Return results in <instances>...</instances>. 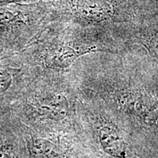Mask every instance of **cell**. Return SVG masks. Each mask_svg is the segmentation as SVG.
<instances>
[{"instance_id": "8992f818", "label": "cell", "mask_w": 158, "mask_h": 158, "mask_svg": "<svg viewBox=\"0 0 158 158\" xmlns=\"http://www.w3.org/2000/svg\"><path fill=\"white\" fill-rule=\"evenodd\" d=\"M56 21L73 22L84 27H103L108 23L129 21L118 13L110 0H54Z\"/></svg>"}, {"instance_id": "5b68a950", "label": "cell", "mask_w": 158, "mask_h": 158, "mask_svg": "<svg viewBox=\"0 0 158 158\" xmlns=\"http://www.w3.org/2000/svg\"><path fill=\"white\" fill-rule=\"evenodd\" d=\"M55 19L53 1L0 6V59L19 54Z\"/></svg>"}, {"instance_id": "3957f363", "label": "cell", "mask_w": 158, "mask_h": 158, "mask_svg": "<svg viewBox=\"0 0 158 158\" xmlns=\"http://www.w3.org/2000/svg\"><path fill=\"white\" fill-rule=\"evenodd\" d=\"M128 41L104 27H76L54 21L15 56L40 70L67 71L86 55L127 53L133 48Z\"/></svg>"}, {"instance_id": "277c9868", "label": "cell", "mask_w": 158, "mask_h": 158, "mask_svg": "<svg viewBox=\"0 0 158 158\" xmlns=\"http://www.w3.org/2000/svg\"><path fill=\"white\" fill-rule=\"evenodd\" d=\"M78 112L83 135L92 150L110 158H149L154 151L101 102L81 91Z\"/></svg>"}, {"instance_id": "ba28073f", "label": "cell", "mask_w": 158, "mask_h": 158, "mask_svg": "<svg viewBox=\"0 0 158 158\" xmlns=\"http://www.w3.org/2000/svg\"><path fill=\"white\" fill-rule=\"evenodd\" d=\"M133 33V39L142 45L152 58L158 60V15Z\"/></svg>"}, {"instance_id": "9c48e42d", "label": "cell", "mask_w": 158, "mask_h": 158, "mask_svg": "<svg viewBox=\"0 0 158 158\" xmlns=\"http://www.w3.org/2000/svg\"><path fill=\"white\" fill-rule=\"evenodd\" d=\"M40 1H54V0H0V6L9 4H31Z\"/></svg>"}, {"instance_id": "7a4b0ae2", "label": "cell", "mask_w": 158, "mask_h": 158, "mask_svg": "<svg viewBox=\"0 0 158 158\" xmlns=\"http://www.w3.org/2000/svg\"><path fill=\"white\" fill-rule=\"evenodd\" d=\"M78 104L79 90L71 70L37 69L10 114L37 133L82 134Z\"/></svg>"}, {"instance_id": "52a82bcc", "label": "cell", "mask_w": 158, "mask_h": 158, "mask_svg": "<svg viewBox=\"0 0 158 158\" xmlns=\"http://www.w3.org/2000/svg\"><path fill=\"white\" fill-rule=\"evenodd\" d=\"M36 68L15 56L0 59V115L10 110L36 73Z\"/></svg>"}, {"instance_id": "6da1fadb", "label": "cell", "mask_w": 158, "mask_h": 158, "mask_svg": "<svg viewBox=\"0 0 158 158\" xmlns=\"http://www.w3.org/2000/svg\"><path fill=\"white\" fill-rule=\"evenodd\" d=\"M115 59H78L71 68L78 89L103 105L148 147L158 149V67Z\"/></svg>"}, {"instance_id": "30bf717a", "label": "cell", "mask_w": 158, "mask_h": 158, "mask_svg": "<svg viewBox=\"0 0 158 158\" xmlns=\"http://www.w3.org/2000/svg\"><path fill=\"white\" fill-rule=\"evenodd\" d=\"M5 153L0 152V158H12L7 153H6V155H5Z\"/></svg>"}]
</instances>
